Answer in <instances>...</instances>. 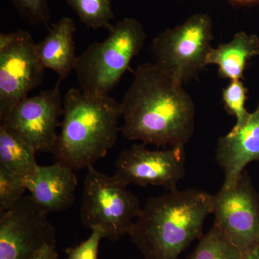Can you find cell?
I'll return each instance as SVG.
<instances>
[{"mask_svg": "<svg viewBox=\"0 0 259 259\" xmlns=\"http://www.w3.org/2000/svg\"><path fill=\"white\" fill-rule=\"evenodd\" d=\"M129 141L157 146H185L194 131L195 105L184 89L156 64L139 65L120 102Z\"/></svg>", "mask_w": 259, "mask_h": 259, "instance_id": "obj_1", "label": "cell"}, {"mask_svg": "<svg viewBox=\"0 0 259 259\" xmlns=\"http://www.w3.org/2000/svg\"><path fill=\"white\" fill-rule=\"evenodd\" d=\"M212 197L194 189L175 190L148 199L128 236L144 259H178L200 239L204 220L212 212Z\"/></svg>", "mask_w": 259, "mask_h": 259, "instance_id": "obj_2", "label": "cell"}, {"mask_svg": "<svg viewBox=\"0 0 259 259\" xmlns=\"http://www.w3.org/2000/svg\"><path fill=\"white\" fill-rule=\"evenodd\" d=\"M64 119L54 152L73 169L88 168L105 157L120 128V103L107 95L71 88L64 98Z\"/></svg>", "mask_w": 259, "mask_h": 259, "instance_id": "obj_3", "label": "cell"}, {"mask_svg": "<svg viewBox=\"0 0 259 259\" xmlns=\"http://www.w3.org/2000/svg\"><path fill=\"white\" fill-rule=\"evenodd\" d=\"M108 30L107 38L89 46L77 58L74 71L83 93L108 95L144 47L146 33L136 19L125 18Z\"/></svg>", "mask_w": 259, "mask_h": 259, "instance_id": "obj_4", "label": "cell"}, {"mask_svg": "<svg viewBox=\"0 0 259 259\" xmlns=\"http://www.w3.org/2000/svg\"><path fill=\"white\" fill-rule=\"evenodd\" d=\"M139 199L115 176L88 167L83 183L81 220L90 230H100L104 238L117 241L129 234L141 212Z\"/></svg>", "mask_w": 259, "mask_h": 259, "instance_id": "obj_5", "label": "cell"}, {"mask_svg": "<svg viewBox=\"0 0 259 259\" xmlns=\"http://www.w3.org/2000/svg\"><path fill=\"white\" fill-rule=\"evenodd\" d=\"M212 28L210 17L199 13L182 25L163 30L151 45L155 64L182 84L194 79L207 66Z\"/></svg>", "mask_w": 259, "mask_h": 259, "instance_id": "obj_6", "label": "cell"}, {"mask_svg": "<svg viewBox=\"0 0 259 259\" xmlns=\"http://www.w3.org/2000/svg\"><path fill=\"white\" fill-rule=\"evenodd\" d=\"M30 195L0 214V259H59L55 228Z\"/></svg>", "mask_w": 259, "mask_h": 259, "instance_id": "obj_7", "label": "cell"}, {"mask_svg": "<svg viewBox=\"0 0 259 259\" xmlns=\"http://www.w3.org/2000/svg\"><path fill=\"white\" fill-rule=\"evenodd\" d=\"M36 46L26 30L0 33V122L42 82L46 68Z\"/></svg>", "mask_w": 259, "mask_h": 259, "instance_id": "obj_8", "label": "cell"}, {"mask_svg": "<svg viewBox=\"0 0 259 259\" xmlns=\"http://www.w3.org/2000/svg\"><path fill=\"white\" fill-rule=\"evenodd\" d=\"M214 226L242 255L259 243V194L245 170L236 185L212 197Z\"/></svg>", "mask_w": 259, "mask_h": 259, "instance_id": "obj_9", "label": "cell"}, {"mask_svg": "<svg viewBox=\"0 0 259 259\" xmlns=\"http://www.w3.org/2000/svg\"><path fill=\"white\" fill-rule=\"evenodd\" d=\"M26 97L12 110L1 125L31 146L36 152L54 151L59 134V118L64 115L60 85Z\"/></svg>", "mask_w": 259, "mask_h": 259, "instance_id": "obj_10", "label": "cell"}, {"mask_svg": "<svg viewBox=\"0 0 259 259\" xmlns=\"http://www.w3.org/2000/svg\"><path fill=\"white\" fill-rule=\"evenodd\" d=\"M185 172V146L151 151L143 144L121 151L114 176L127 187L158 186L172 192L177 190V184Z\"/></svg>", "mask_w": 259, "mask_h": 259, "instance_id": "obj_11", "label": "cell"}, {"mask_svg": "<svg viewBox=\"0 0 259 259\" xmlns=\"http://www.w3.org/2000/svg\"><path fill=\"white\" fill-rule=\"evenodd\" d=\"M215 159L224 172L222 188L236 185L248 163L259 162V101L244 125L218 139Z\"/></svg>", "mask_w": 259, "mask_h": 259, "instance_id": "obj_12", "label": "cell"}, {"mask_svg": "<svg viewBox=\"0 0 259 259\" xmlns=\"http://www.w3.org/2000/svg\"><path fill=\"white\" fill-rule=\"evenodd\" d=\"M73 168L58 161L40 166L36 175L25 183L33 202L48 214L69 208L75 200L77 178Z\"/></svg>", "mask_w": 259, "mask_h": 259, "instance_id": "obj_13", "label": "cell"}, {"mask_svg": "<svg viewBox=\"0 0 259 259\" xmlns=\"http://www.w3.org/2000/svg\"><path fill=\"white\" fill-rule=\"evenodd\" d=\"M74 20L64 17L53 24L44 40L37 44V55L46 69L53 70L59 75V81L66 79L76 67Z\"/></svg>", "mask_w": 259, "mask_h": 259, "instance_id": "obj_14", "label": "cell"}, {"mask_svg": "<svg viewBox=\"0 0 259 259\" xmlns=\"http://www.w3.org/2000/svg\"><path fill=\"white\" fill-rule=\"evenodd\" d=\"M259 55V37L255 34L238 32L231 41L211 49L206 64L218 66V74L223 79L241 80L247 63Z\"/></svg>", "mask_w": 259, "mask_h": 259, "instance_id": "obj_15", "label": "cell"}, {"mask_svg": "<svg viewBox=\"0 0 259 259\" xmlns=\"http://www.w3.org/2000/svg\"><path fill=\"white\" fill-rule=\"evenodd\" d=\"M36 151L0 125V165L21 177L25 183L36 175Z\"/></svg>", "mask_w": 259, "mask_h": 259, "instance_id": "obj_16", "label": "cell"}, {"mask_svg": "<svg viewBox=\"0 0 259 259\" xmlns=\"http://www.w3.org/2000/svg\"><path fill=\"white\" fill-rule=\"evenodd\" d=\"M89 28L110 30L115 18L111 0H64Z\"/></svg>", "mask_w": 259, "mask_h": 259, "instance_id": "obj_17", "label": "cell"}, {"mask_svg": "<svg viewBox=\"0 0 259 259\" xmlns=\"http://www.w3.org/2000/svg\"><path fill=\"white\" fill-rule=\"evenodd\" d=\"M188 259H243L239 250L215 226L199 239Z\"/></svg>", "mask_w": 259, "mask_h": 259, "instance_id": "obj_18", "label": "cell"}, {"mask_svg": "<svg viewBox=\"0 0 259 259\" xmlns=\"http://www.w3.org/2000/svg\"><path fill=\"white\" fill-rule=\"evenodd\" d=\"M248 89L241 80H232L222 93L225 109L229 115L236 117V123L232 131L241 128L249 119L250 113L245 108Z\"/></svg>", "mask_w": 259, "mask_h": 259, "instance_id": "obj_19", "label": "cell"}, {"mask_svg": "<svg viewBox=\"0 0 259 259\" xmlns=\"http://www.w3.org/2000/svg\"><path fill=\"white\" fill-rule=\"evenodd\" d=\"M25 190V180L0 165V213L13 208L23 198Z\"/></svg>", "mask_w": 259, "mask_h": 259, "instance_id": "obj_20", "label": "cell"}, {"mask_svg": "<svg viewBox=\"0 0 259 259\" xmlns=\"http://www.w3.org/2000/svg\"><path fill=\"white\" fill-rule=\"evenodd\" d=\"M19 14L32 25L45 24L51 19L47 0H12Z\"/></svg>", "mask_w": 259, "mask_h": 259, "instance_id": "obj_21", "label": "cell"}, {"mask_svg": "<svg viewBox=\"0 0 259 259\" xmlns=\"http://www.w3.org/2000/svg\"><path fill=\"white\" fill-rule=\"evenodd\" d=\"M91 231V235L88 239L66 250V259H97L99 245L102 238H104L103 233L97 228Z\"/></svg>", "mask_w": 259, "mask_h": 259, "instance_id": "obj_22", "label": "cell"}, {"mask_svg": "<svg viewBox=\"0 0 259 259\" xmlns=\"http://www.w3.org/2000/svg\"><path fill=\"white\" fill-rule=\"evenodd\" d=\"M233 6H248L259 5V0H228Z\"/></svg>", "mask_w": 259, "mask_h": 259, "instance_id": "obj_23", "label": "cell"}, {"mask_svg": "<svg viewBox=\"0 0 259 259\" xmlns=\"http://www.w3.org/2000/svg\"><path fill=\"white\" fill-rule=\"evenodd\" d=\"M243 259H259V243L243 255Z\"/></svg>", "mask_w": 259, "mask_h": 259, "instance_id": "obj_24", "label": "cell"}]
</instances>
